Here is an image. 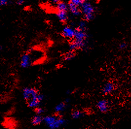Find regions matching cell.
<instances>
[{
	"mask_svg": "<svg viewBox=\"0 0 131 129\" xmlns=\"http://www.w3.org/2000/svg\"><path fill=\"white\" fill-rule=\"evenodd\" d=\"M75 33L76 29L69 26H66L62 31L61 35L66 38L72 40L74 38Z\"/></svg>",
	"mask_w": 131,
	"mask_h": 129,
	"instance_id": "52a82bcc",
	"label": "cell"
},
{
	"mask_svg": "<svg viewBox=\"0 0 131 129\" xmlns=\"http://www.w3.org/2000/svg\"><path fill=\"white\" fill-rule=\"evenodd\" d=\"M32 64L31 62L30 55L25 53L22 55L20 61V67L23 68H27Z\"/></svg>",
	"mask_w": 131,
	"mask_h": 129,
	"instance_id": "ba28073f",
	"label": "cell"
},
{
	"mask_svg": "<svg viewBox=\"0 0 131 129\" xmlns=\"http://www.w3.org/2000/svg\"><path fill=\"white\" fill-rule=\"evenodd\" d=\"M35 112L36 114H41L45 112V110L43 109V108L39 106L35 108Z\"/></svg>",
	"mask_w": 131,
	"mask_h": 129,
	"instance_id": "d6986e66",
	"label": "cell"
},
{
	"mask_svg": "<svg viewBox=\"0 0 131 129\" xmlns=\"http://www.w3.org/2000/svg\"><path fill=\"white\" fill-rule=\"evenodd\" d=\"M75 56H76V54L74 51L70 50L64 55L63 58L64 60H65L66 61H70L71 60L73 59L74 58H75Z\"/></svg>",
	"mask_w": 131,
	"mask_h": 129,
	"instance_id": "9a60e30c",
	"label": "cell"
},
{
	"mask_svg": "<svg viewBox=\"0 0 131 129\" xmlns=\"http://www.w3.org/2000/svg\"><path fill=\"white\" fill-rule=\"evenodd\" d=\"M83 116V112L80 110H75L72 113L71 117L72 119H77L81 118Z\"/></svg>",
	"mask_w": 131,
	"mask_h": 129,
	"instance_id": "2e32d148",
	"label": "cell"
},
{
	"mask_svg": "<svg viewBox=\"0 0 131 129\" xmlns=\"http://www.w3.org/2000/svg\"><path fill=\"white\" fill-rule=\"evenodd\" d=\"M52 1H53V2L54 3H58V2H59L61 1V0H52Z\"/></svg>",
	"mask_w": 131,
	"mask_h": 129,
	"instance_id": "cb8c5ba5",
	"label": "cell"
},
{
	"mask_svg": "<svg viewBox=\"0 0 131 129\" xmlns=\"http://www.w3.org/2000/svg\"><path fill=\"white\" fill-rule=\"evenodd\" d=\"M57 17L62 23H65L68 20V14L66 11H58L57 13Z\"/></svg>",
	"mask_w": 131,
	"mask_h": 129,
	"instance_id": "30bf717a",
	"label": "cell"
},
{
	"mask_svg": "<svg viewBox=\"0 0 131 129\" xmlns=\"http://www.w3.org/2000/svg\"><path fill=\"white\" fill-rule=\"evenodd\" d=\"M98 110L102 113H107L110 109V106L109 101L106 99H101L99 100L96 105Z\"/></svg>",
	"mask_w": 131,
	"mask_h": 129,
	"instance_id": "5b68a950",
	"label": "cell"
},
{
	"mask_svg": "<svg viewBox=\"0 0 131 129\" xmlns=\"http://www.w3.org/2000/svg\"><path fill=\"white\" fill-rule=\"evenodd\" d=\"M43 118L41 114H36L32 119L31 123L34 126H38L43 122Z\"/></svg>",
	"mask_w": 131,
	"mask_h": 129,
	"instance_id": "8fae6325",
	"label": "cell"
},
{
	"mask_svg": "<svg viewBox=\"0 0 131 129\" xmlns=\"http://www.w3.org/2000/svg\"><path fill=\"white\" fill-rule=\"evenodd\" d=\"M8 3V0H0V5L4 6L7 5Z\"/></svg>",
	"mask_w": 131,
	"mask_h": 129,
	"instance_id": "7402d4cb",
	"label": "cell"
},
{
	"mask_svg": "<svg viewBox=\"0 0 131 129\" xmlns=\"http://www.w3.org/2000/svg\"><path fill=\"white\" fill-rule=\"evenodd\" d=\"M81 7V12L84 15V20L89 21L94 19L95 9L90 3L85 1Z\"/></svg>",
	"mask_w": 131,
	"mask_h": 129,
	"instance_id": "7a4b0ae2",
	"label": "cell"
},
{
	"mask_svg": "<svg viewBox=\"0 0 131 129\" xmlns=\"http://www.w3.org/2000/svg\"><path fill=\"white\" fill-rule=\"evenodd\" d=\"M85 2V0H70V3L78 7L81 6Z\"/></svg>",
	"mask_w": 131,
	"mask_h": 129,
	"instance_id": "ac0fdd59",
	"label": "cell"
},
{
	"mask_svg": "<svg viewBox=\"0 0 131 129\" xmlns=\"http://www.w3.org/2000/svg\"><path fill=\"white\" fill-rule=\"evenodd\" d=\"M68 9L70 11L71 13L75 16H79L82 13L81 11L79 8L78 6L74 5L70 2L68 4Z\"/></svg>",
	"mask_w": 131,
	"mask_h": 129,
	"instance_id": "9c48e42d",
	"label": "cell"
},
{
	"mask_svg": "<svg viewBox=\"0 0 131 129\" xmlns=\"http://www.w3.org/2000/svg\"><path fill=\"white\" fill-rule=\"evenodd\" d=\"M15 110V109L14 107L11 108L10 109L8 110L7 111V112H6V115L7 116H10L12 114H13L14 113V110Z\"/></svg>",
	"mask_w": 131,
	"mask_h": 129,
	"instance_id": "ffe728a7",
	"label": "cell"
},
{
	"mask_svg": "<svg viewBox=\"0 0 131 129\" xmlns=\"http://www.w3.org/2000/svg\"><path fill=\"white\" fill-rule=\"evenodd\" d=\"M127 47V44L125 42H122L119 45V48L121 50H124Z\"/></svg>",
	"mask_w": 131,
	"mask_h": 129,
	"instance_id": "44dd1931",
	"label": "cell"
},
{
	"mask_svg": "<svg viewBox=\"0 0 131 129\" xmlns=\"http://www.w3.org/2000/svg\"><path fill=\"white\" fill-rule=\"evenodd\" d=\"M43 122L51 129H58L66 124V121L63 118L56 115H47L43 118Z\"/></svg>",
	"mask_w": 131,
	"mask_h": 129,
	"instance_id": "6da1fadb",
	"label": "cell"
},
{
	"mask_svg": "<svg viewBox=\"0 0 131 129\" xmlns=\"http://www.w3.org/2000/svg\"><path fill=\"white\" fill-rule=\"evenodd\" d=\"M40 102L41 101L38 99V97H37L35 98L32 99L28 101L27 105H28V106L30 108L35 109L36 107H38L40 106Z\"/></svg>",
	"mask_w": 131,
	"mask_h": 129,
	"instance_id": "7c38bea8",
	"label": "cell"
},
{
	"mask_svg": "<svg viewBox=\"0 0 131 129\" xmlns=\"http://www.w3.org/2000/svg\"><path fill=\"white\" fill-rule=\"evenodd\" d=\"M116 89V85L113 82H108L104 85L102 93L104 95H108L113 93Z\"/></svg>",
	"mask_w": 131,
	"mask_h": 129,
	"instance_id": "8992f818",
	"label": "cell"
},
{
	"mask_svg": "<svg viewBox=\"0 0 131 129\" xmlns=\"http://www.w3.org/2000/svg\"><path fill=\"white\" fill-rule=\"evenodd\" d=\"M78 29L80 30L86 31V21L84 20H82L78 24Z\"/></svg>",
	"mask_w": 131,
	"mask_h": 129,
	"instance_id": "e0dca14e",
	"label": "cell"
},
{
	"mask_svg": "<svg viewBox=\"0 0 131 129\" xmlns=\"http://www.w3.org/2000/svg\"><path fill=\"white\" fill-rule=\"evenodd\" d=\"M2 125L6 129H16L19 123L17 120L12 117H5L2 123Z\"/></svg>",
	"mask_w": 131,
	"mask_h": 129,
	"instance_id": "3957f363",
	"label": "cell"
},
{
	"mask_svg": "<svg viewBox=\"0 0 131 129\" xmlns=\"http://www.w3.org/2000/svg\"><path fill=\"white\" fill-rule=\"evenodd\" d=\"M38 94L39 93L37 90L32 87H25L23 91V97L27 102L30 99L36 98Z\"/></svg>",
	"mask_w": 131,
	"mask_h": 129,
	"instance_id": "277c9868",
	"label": "cell"
},
{
	"mask_svg": "<svg viewBox=\"0 0 131 129\" xmlns=\"http://www.w3.org/2000/svg\"><path fill=\"white\" fill-rule=\"evenodd\" d=\"M66 106L67 103L66 102H61L56 106L54 110L56 113L59 114L61 112H63L66 109Z\"/></svg>",
	"mask_w": 131,
	"mask_h": 129,
	"instance_id": "4fadbf2b",
	"label": "cell"
},
{
	"mask_svg": "<svg viewBox=\"0 0 131 129\" xmlns=\"http://www.w3.org/2000/svg\"><path fill=\"white\" fill-rule=\"evenodd\" d=\"M57 8L58 11H67L68 10V5L66 3L60 1L57 3Z\"/></svg>",
	"mask_w": 131,
	"mask_h": 129,
	"instance_id": "5bb4252c",
	"label": "cell"
},
{
	"mask_svg": "<svg viewBox=\"0 0 131 129\" xmlns=\"http://www.w3.org/2000/svg\"><path fill=\"white\" fill-rule=\"evenodd\" d=\"M24 0H17V1L16 2V3L18 5H23L24 3Z\"/></svg>",
	"mask_w": 131,
	"mask_h": 129,
	"instance_id": "603a6c76",
	"label": "cell"
}]
</instances>
